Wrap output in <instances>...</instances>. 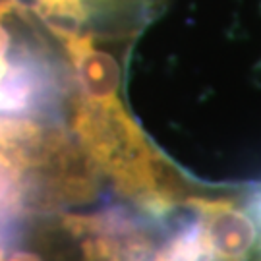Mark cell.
Returning <instances> with one entry per match:
<instances>
[{
    "label": "cell",
    "instance_id": "2",
    "mask_svg": "<svg viewBox=\"0 0 261 261\" xmlns=\"http://www.w3.org/2000/svg\"><path fill=\"white\" fill-rule=\"evenodd\" d=\"M60 41L130 48L167 0H16Z\"/></svg>",
    "mask_w": 261,
    "mask_h": 261
},
{
    "label": "cell",
    "instance_id": "3",
    "mask_svg": "<svg viewBox=\"0 0 261 261\" xmlns=\"http://www.w3.org/2000/svg\"><path fill=\"white\" fill-rule=\"evenodd\" d=\"M242 201L248 213L252 215L253 223L257 226V232H259V252H261V182L252 184L250 188H246L242 194Z\"/></svg>",
    "mask_w": 261,
    "mask_h": 261
},
{
    "label": "cell",
    "instance_id": "1",
    "mask_svg": "<svg viewBox=\"0 0 261 261\" xmlns=\"http://www.w3.org/2000/svg\"><path fill=\"white\" fill-rule=\"evenodd\" d=\"M75 87L64 43L16 0H0V114H66Z\"/></svg>",
    "mask_w": 261,
    "mask_h": 261
}]
</instances>
